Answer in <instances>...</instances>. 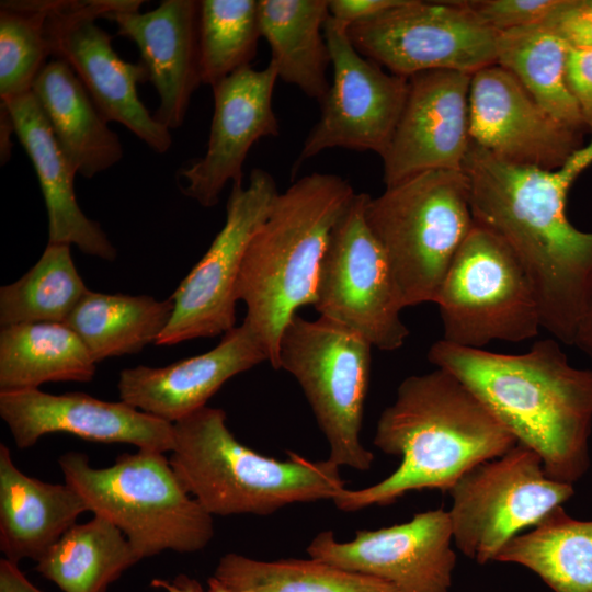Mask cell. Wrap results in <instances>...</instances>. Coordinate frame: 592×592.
<instances>
[{"label":"cell","instance_id":"obj_20","mask_svg":"<svg viewBox=\"0 0 592 592\" xmlns=\"http://www.w3.org/2000/svg\"><path fill=\"white\" fill-rule=\"evenodd\" d=\"M0 417L20 449L56 432L160 453H170L173 446L172 423L122 400L105 401L84 392L53 395L39 388L0 391Z\"/></svg>","mask_w":592,"mask_h":592},{"label":"cell","instance_id":"obj_45","mask_svg":"<svg viewBox=\"0 0 592 592\" xmlns=\"http://www.w3.org/2000/svg\"><path fill=\"white\" fill-rule=\"evenodd\" d=\"M584 5L592 11V0H583Z\"/></svg>","mask_w":592,"mask_h":592},{"label":"cell","instance_id":"obj_34","mask_svg":"<svg viewBox=\"0 0 592 592\" xmlns=\"http://www.w3.org/2000/svg\"><path fill=\"white\" fill-rule=\"evenodd\" d=\"M260 37L259 0H201L202 83L214 87L232 72L250 66Z\"/></svg>","mask_w":592,"mask_h":592},{"label":"cell","instance_id":"obj_29","mask_svg":"<svg viewBox=\"0 0 592 592\" xmlns=\"http://www.w3.org/2000/svg\"><path fill=\"white\" fill-rule=\"evenodd\" d=\"M173 311L171 298L88 291L66 320L98 363L157 342Z\"/></svg>","mask_w":592,"mask_h":592},{"label":"cell","instance_id":"obj_17","mask_svg":"<svg viewBox=\"0 0 592 592\" xmlns=\"http://www.w3.org/2000/svg\"><path fill=\"white\" fill-rule=\"evenodd\" d=\"M471 76L431 70L408 78L400 118L380 157L385 186L429 170H463L470 144Z\"/></svg>","mask_w":592,"mask_h":592},{"label":"cell","instance_id":"obj_23","mask_svg":"<svg viewBox=\"0 0 592 592\" xmlns=\"http://www.w3.org/2000/svg\"><path fill=\"white\" fill-rule=\"evenodd\" d=\"M38 179L48 219V243L75 244L89 255L113 261L117 251L100 224L81 210L75 193L76 171L61 151L33 92L1 101Z\"/></svg>","mask_w":592,"mask_h":592},{"label":"cell","instance_id":"obj_33","mask_svg":"<svg viewBox=\"0 0 592 592\" xmlns=\"http://www.w3.org/2000/svg\"><path fill=\"white\" fill-rule=\"evenodd\" d=\"M88 291L70 244L47 243L34 266L16 282L1 286L0 325L65 323Z\"/></svg>","mask_w":592,"mask_h":592},{"label":"cell","instance_id":"obj_41","mask_svg":"<svg viewBox=\"0 0 592 592\" xmlns=\"http://www.w3.org/2000/svg\"><path fill=\"white\" fill-rule=\"evenodd\" d=\"M15 134L12 117L7 106L0 102V158L1 164L8 162L11 156V136Z\"/></svg>","mask_w":592,"mask_h":592},{"label":"cell","instance_id":"obj_26","mask_svg":"<svg viewBox=\"0 0 592 592\" xmlns=\"http://www.w3.org/2000/svg\"><path fill=\"white\" fill-rule=\"evenodd\" d=\"M329 16L328 0H259L261 37L270 45L278 78L319 103L330 88L323 33Z\"/></svg>","mask_w":592,"mask_h":592},{"label":"cell","instance_id":"obj_18","mask_svg":"<svg viewBox=\"0 0 592 592\" xmlns=\"http://www.w3.org/2000/svg\"><path fill=\"white\" fill-rule=\"evenodd\" d=\"M277 78L270 61L262 70L243 67L212 87L214 113L206 151L178 172L185 196L208 208L218 204L228 182L243 183L251 147L263 137L280 135L272 105Z\"/></svg>","mask_w":592,"mask_h":592},{"label":"cell","instance_id":"obj_2","mask_svg":"<svg viewBox=\"0 0 592 592\" xmlns=\"http://www.w3.org/2000/svg\"><path fill=\"white\" fill-rule=\"evenodd\" d=\"M428 360L466 384L521 443L538 454L550 479L572 485L590 466L592 369L577 368L554 338L521 354L437 340Z\"/></svg>","mask_w":592,"mask_h":592},{"label":"cell","instance_id":"obj_30","mask_svg":"<svg viewBox=\"0 0 592 592\" xmlns=\"http://www.w3.org/2000/svg\"><path fill=\"white\" fill-rule=\"evenodd\" d=\"M139 560L121 530L94 515L68 528L35 570L62 592H107Z\"/></svg>","mask_w":592,"mask_h":592},{"label":"cell","instance_id":"obj_11","mask_svg":"<svg viewBox=\"0 0 592 592\" xmlns=\"http://www.w3.org/2000/svg\"><path fill=\"white\" fill-rule=\"evenodd\" d=\"M367 193H355L331 234L314 307L382 351L400 349L409 329L384 249L365 219Z\"/></svg>","mask_w":592,"mask_h":592},{"label":"cell","instance_id":"obj_44","mask_svg":"<svg viewBox=\"0 0 592 592\" xmlns=\"http://www.w3.org/2000/svg\"><path fill=\"white\" fill-rule=\"evenodd\" d=\"M208 592H252L249 590H234L221 584L216 578L210 577L207 581Z\"/></svg>","mask_w":592,"mask_h":592},{"label":"cell","instance_id":"obj_43","mask_svg":"<svg viewBox=\"0 0 592 592\" xmlns=\"http://www.w3.org/2000/svg\"><path fill=\"white\" fill-rule=\"evenodd\" d=\"M573 345L592 361V304L579 325Z\"/></svg>","mask_w":592,"mask_h":592},{"label":"cell","instance_id":"obj_15","mask_svg":"<svg viewBox=\"0 0 592 592\" xmlns=\"http://www.w3.org/2000/svg\"><path fill=\"white\" fill-rule=\"evenodd\" d=\"M346 29L331 16L325 23L333 79L320 103L319 119L294 162L293 175L306 160L331 148L368 150L382 157L400 118L408 78L386 72L360 54Z\"/></svg>","mask_w":592,"mask_h":592},{"label":"cell","instance_id":"obj_14","mask_svg":"<svg viewBox=\"0 0 592 592\" xmlns=\"http://www.w3.org/2000/svg\"><path fill=\"white\" fill-rule=\"evenodd\" d=\"M278 193L274 178L263 169L252 170L246 186H231L225 224L170 296L173 311L156 345L212 338L236 327V285L242 261Z\"/></svg>","mask_w":592,"mask_h":592},{"label":"cell","instance_id":"obj_40","mask_svg":"<svg viewBox=\"0 0 592 592\" xmlns=\"http://www.w3.org/2000/svg\"><path fill=\"white\" fill-rule=\"evenodd\" d=\"M0 592H43L20 570L19 563L0 560Z\"/></svg>","mask_w":592,"mask_h":592},{"label":"cell","instance_id":"obj_5","mask_svg":"<svg viewBox=\"0 0 592 592\" xmlns=\"http://www.w3.org/2000/svg\"><path fill=\"white\" fill-rule=\"evenodd\" d=\"M226 420L223 409L205 406L172 424L170 464L212 516L270 515L292 503L332 500L345 488L340 467L328 458L264 456L240 443Z\"/></svg>","mask_w":592,"mask_h":592},{"label":"cell","instance_id":"obj_3","mask_svg":"<svg viewBox=\"0 0 592 592\" xmlns=\"http://www.w3.org/2000/svg\"><path fill=\"white\" fill-rule=\"evenodd\" d=\"M374 445L399 456L398 468L363 489H341L339 510L387 505L407 492L449 491L476 465L502 456L516 439L485 402L446 369L411 375L377 421Z\"/></svg>","mask_w":592,"mask_h":592},{"label":"cell","instance_id":"obj_25","mask_svg":"<svg viewBox=\"0 0 592 592\" xmlns=\"http://www.w3.org/2000/svg\"><path fill=\"white\" fill-rule=\"evenodd\" d=\"M32 92L76 173L91 179L122 159L118 135L109 127L107 119L65 61H48L36 77Z\"/></svg>","mask_w":592,"mask_h":592},{"label":"cell","instance_id":"obj_38","mask_svg":"<svg viewBox=\"0 0 592 592\" xmlns=\"http://www.w3.org/2000/svg\"><path fill=\"white\" fill-rule=\"evenodd\" d=\"M566 77L583 123L592 133V49H570Z\"/></svg>","mask_w":592,"mask_h":592},{"label":"cell","instance_id":"obj_39","mask_svg":"<svg viewBox=\"0 0 592 592\" xmlns=\"http://www.w3.org/2000/svg\"><path fill=\"white\" fill-rule=\"evenodd\" d=\"M405 0H328L330 16L350 26L371 19L386 10L403 3Z\"/></svg>","mask_w":592,"mask_h":592},{"label":"cell","instance_id":"obj_12","mask_svg":"<svg viewBox=\"0 0 592 592\" xmlns=\"http://www.w3.org/2000/svg\"><path fill=\"white\" fill-rule=\"evenodd\" d=\"M346 33L360 54L405 78L431 70L474 75L497 64L499 33L459 0H405L348 26Z\"/></svg>","mask_w":592,"mask_h":592},{"label":"cell","instance_id":"obj_28","mask_svg":"<svg viewBox=\"0 0 592 592\" xmlns=\"http://www.w3.org/2000/svg\"><path fill=\"white\" fill-rule=\"evenodd\" d=\"M494 561L530 569L554 592H592V521L576 520L558 505L510 539Z\"/></svg>","mask_w":592,"mask_h":592},{"label":"cell","instance_id":"obj_22","mask_svg":"<svg viewBox=\"0 0 592 592\" xmlns=\"http://www.w3.org/2000/svg\"><path fill=\"white\" fill-rule=\"evenodd\" d=\"M105 19L117 34L133 41L155 87L159 105L155 119L169 130L182 126L194 91L202 83L200 69V1L163 0L145 13L116 11Z\"/></svg>","mask_w":592,"mask_h":592},{"label":"cell","instance_id":"obj_6","mask_svg":"<svg viewBox=\"0 0 592 592\" xmlns=\"http://www.w3.org/2000/svg\"><path fill=\"white\" fill-rule=\"evenodd\" d=\"M65 482L88 511L113 523L141 560L171 550L205 548L214 536L213 516L185 490L164 453H124L94 468L83 453L62 454Z\"/></svg>","mask_w":592,"mask_h":592},{"label":"cell","instance_id":"obj_36","mask_svg":"<svg viewBox=\"0 0 592 592\" xmlns=\"http://www.w3.org/2000/svg\"><path fill=\"white\" fill-rule=\"evenodd\" d=\"M485 26L501 33L542 24L562 0H459Z\"/></svg>","mask_w":592,"mask_h":592},{"label":"cell","instance_id":"obj_16","mask_svg":"<svg viewBox=\"0 0 592 592\" xmlns=\"http://www.w3.org/2000/svg\"><path fill=\"white\" fill-rule=\"evenodd\" d=\"M349 542L332 531L307 547L310 558L391 584L397 592H449L456 554L448 511L417 513L412 520L378 530H360Z\"/></svg>","mask_w":592,"mask_h":592},{"label":"cell","instance_id":"obj_1","mask_svg":"<svg viewBox=\"0 0 592 592\" xmlns=\"http://www.w3.org/2000/svg\"><path fill=\"white\" fill-rule=\"evenodd\" d=\"M592 163V140L556 170L516 164L470 140L467 175L474 221L498 235L526 271L542 328L573 345L592 304V232L567 218L568 192Z\"/></svg>","mask_w":592,"mask_h":592},{"label":"cell","instance_id":"obj_35","mask_svg":"<svg viewBox=\"0 0 592 592\" xmlns=\"http://www.w3.org/2000/svg\"><path fill=\"white\" fill-rule=\"evenodd\" d=\"M54 0L0 2V100L32 91L50 56L46 23Z\"/></svg>","mask_w":592,"mask_h":592},{"label":"cell","instance_id":"obj_37","mask_svg":"<svg viewBox=\"0 0 592 592\" xmlns=\"http://www.w3.org/2000/svg\"><path fill=\"white\" fill-rule=\"evenodd\" d=\"M542 24L571 49H592V11L583 0H562Z\"/></svg>","mask_w":592,"mask_h":592},{"label":"cell","instance_id":"obj_7","mask_svg":"<svg viewBox=\"0 0 592 592\" xmlns=\"http://www.w3.org/2000/svg\"><path fill=\"white\" fill-rule=\"evenodd\" d=\"M469 197L463 170L420 172L368 195L365 219L386 253L403 308L434 303L474 227Z\"/></svg>","mask_w":592,"mask_h":592},{"label":"cell","instance_id":"obj_31","mask_svg":"<svg viewBox=\"0 0 592 592\" xmlns=\"http://www.w3.org/2000/svg\"><path fill=\"white\" fill-rule=\"evenodd\" d=\"M570 47L543 24L499 33L497 65L509 70L553 118L585 127L566 77Z\"/></svg>","mask_w":592,"mask_h":592},{"label":"cell","instance_id":"obj_9","mask_svg":"<svg viewBox=\"0 0 592 592\" xmlns=\"http://www.w3.org/2000/svg\"><path fill=\"white\" fill-rule=\"evenodd\" d=\"M434 304L442 320V340L464 348L522 342L543 329L536 293L523 265L498 235L475 221Z\"/></svg>","mask_w":592,"mask_h":592},{"label":"cell","instance_id":"obj_42","mask_svg":"<svg viewBox=\"0 0 592 592\" xmlns=\"http://www.w3.org/2000/svg\"><path fill=\"white\" fill-rule=\"evenodd\" d=\"M151 585L166 592H204L202 584L191 577L179 574L173 580L152 579Z\"/></svg>","mask_w":592,"mask_h":592},{"label":"cell","instance_id":"obj_19","mask_svg":"<svg viewBox=\"0 0 592 592\" xmlns=\"http://www.w3.org/2000/svg\"><path fill=\"white\" fill-rule=\"evenodd\" d=\"M469 137L502 160L546 170L562 167L582 147V132L553 118L497 64L471 76Z\"/></svg>","mask_w":592,"mask_h":592},{"label":"cell","instance_id":"obj_8","mask_svg":"<svg viewBox=\"0 0 592 592\" xmlns=\"http://www.w3.org/2000/svg\"><path fill=\"white\" fill-rule=\"evenodd\" d=\"M372 348L330 319L308 320L298 314L285 327L278 346V369L301 387L328 442V459L360 471L368 470L374 460L360 439Z\"/></svg>","mask_w":592,"mask_h":592},{"label":"cell","instance_id":"obj_24","mask_svg":"<svg viewBox=\"0 0 592 592\" xmlns=\"http://www.w3.org/2000/svg\"><path fill=\"white\" fill-rule=\"evenodd\" d=\"M87 511L71 486L25 475L0 444V549L5 559L37 562Z\"/></svg>","mask_w":592,"mask_h":592},{"label":"cell","instance_id":"obj_32","mask_svg":"<svg viewBox=\"0 0 592 592\" xmlns=\"http://www.w3.org/2000/svg\"><path fill=\"white\" fill-rule=\"evenodd\" d=\"M213 577L229 589L252 592H397L386 581L314 558L263 561L229 553Z\"/></svg>","mask_w":592,"mask_h":592},{"label":"cell","instance_id":"obj_27","mask_svg":"<svg viewBox=\"0 0 592 592\" xmlns=\"http://www.w3.org/2000/svg\"><path fill=\"white\" fill-rule=\"evenodd\" d=\"M95 364L66 323L1 327L0 391L38 389L48 382L89 383L95 375Z\"/></svg>","mask_w":592,"mask_h":592},{"label":"cell","instance_id":"obj_21","mask_svg":"<svg viewBox=\"0 0 592 592\" xmlns=\"http://www.w3.org/2000/svg\"><path fill=\"white\" fill-rule=\"evenodd\" d=\"M265 361V346L243 320L208 352L163 367L123 369L117 382L119 400L173 424L205 407L231 377Z\"/></svg>","mask_w":592,"mask_h":592},{"label":"cell","instance_id":"obj_13","mask_svg":"<svg viewBox=\"0 0 592 592\" xmlns=\"http://www.w3.org/2000/svg\"><path fill=\"white\" fill-rule=\"evenodd\" d=\"M141 0H54L46 23L50 56L79 78L107 122H116L158 153L172 146L170 130L140 101L137 86L148 80L143 62L122 59L112 37L96 24L111 12L139 10Z\"/></svg>","mask_w":592,"mask_h":592},{"label":"cell","instance_id":"obj_10","mask_svg":"<svg viewBox=\"0 0 592 592\" xmlns=\"http://www.w3.org/2000/svg\"><path fill=\"white\" fill-rule=\"evenodd\" d=\"M453 539L478 563L494 561L523 528L569 500L572 485L550 479L538 454L516 443L500 457L465 473L448 491Z\"/></svg>","mask_w":592,"mask_h":592},{"label":"cell","instance_id":"obj_4","mask_svg":"<svg viewBox=\"0 0 592 592\" xmlns=\"http://www.w3.org/2000/svg\"><path fill=\"white\" fill-rule=\"evenodd\" d=\"M345 179L314 172L280 192L247 248L236 297L244 321L278 369V346L288 322L315 305L319 271L331 234L355 195Z\"/></svg>","mask_w":592,"mask_h":592}]
</instances>
